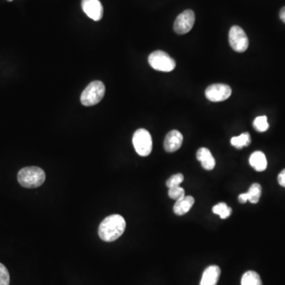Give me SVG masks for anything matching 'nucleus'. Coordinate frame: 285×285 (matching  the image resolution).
<instances>
[{
    "label": "nucleus",
    "mask_w": 285,
    "mask_h": 285,
    "mask_svg": "<svg viewBox=\"0 0 285 285\" xmlns=\"http://www.w3.org/2000/svg\"><path fill=\"white\" fill-rule=\"evenodd\" d=\"M251 137L249 133H244L239 137H234L231 138V143L232 146L237 149H242L244 146L251 144Z\"/></svg>",
    "instance_id": "16"
},
{
    "label": "nucleus",
    "mask_w": 285,
    "mask_h": 285,
    "mask_svg": "<svg viewBox=\"0 0 285 285\" xmlns=\"http://www.w3.org/2000/svg\"><path fill=\"white\" fill-rule=\"evenodd\" d=\"M83 11L94 21H100L103 16V6L99 0H82Z\"/></svg>",
    "instance_id": "9"
},
{
    "label": "nucleus",
    "mask_w": 285,
    "mask_h": 285,
    "mask_svg": "<svg viewBox=\"0 0 285 285\" xmlns=\"http://www.w3.org/2000/svg\"><path fill=\"white\" fill-rule=\"evenodd\" d=\"M183 142V136L177 130H172L167 133L164 140L163 146L169 153L175 152L181 147Z\"/></svg>",
    "instance_id": "10"
},
{
    "label": "nucleus",
    "mask_w": 285,
    "mask_h": 285,
    "mask_svg": "<svg viewBox=\"0 0 285 285\" xmlns=\"http://www.w3.org/2000/svg\"><path fill=\"white\" fill-rule=\"evenodd\" d=\"M221 270L217 266H208L203 273L200 285H216L220 279Z\"/></svg>",
    "instance_id": "11"
},
{
    "label": "nucleus",
    "mask_w": 285,
    "mask_h": 285,
    "mask_svg": "<svg viewBox=\"0 0 285 285\" xmlns=\"http://www.w3.org/2000/svg\"><path fill=\"white\" fill-rule=\"evenodd\" d=\"M184 181V176L182 173H177L171 176L169 179L166 181V186L170 189L173 187L180 186L181 182Z\"/></svg>",
    "instance_id": "21"
},
{
    "label": "nucleus",
    "mask_w": 285,
    "mask_h": 285,
    "mask_svg": "<svg viewBox=\"0 0 285 285\" xmlns=\"http://www.w3.org/2000/svg\"><path fill=\"white\" fill-rule=\"evenodd\" d=\"M278 182L282 186L285 187V169L278 175Z\"/></svg>",
    "instance_id": "23"
},
{
    "label": "nucleus",
    "mask_w": 285,
    "mask_h": 285,
    "mask_svg": "<svg viewBox=\"0 0 285 285\" xmlns=\"http://www.w3.org/2000/svg\"><path fill=\"white\" fill-rule=\"evenodd\" d=\"M148 62L153 69L163 72H170L176 67L175 60L166 52L161 50L154 51L150 53Z\"/></svg>",
    "instance_id": "5"
},
{
    "label": "nucleus",
    "mask_w": 285,
    "mask_h": 285,
    "mask_svg": "<svg viewBox=\"0 0 285 285\" xmlns=\"http://www.w3.org/2000/svg\"><path fill=\"white\" fill-rule=\"evenodd\" d=\"M249 162L255 170L259 172L264 171L267 168V164H268L264 153L259 150L251 154Z\"/></svg>",
    "instance_id": "15"
},
{
    "label": "nucleus",
    "mask_w": 285,
    "mask_h": 285,
    "mask_svg": "<svg viewBox=\"0 0 285 285\" xmlns=\"http://www.w3.org/2000/svg\"><path fill=\"white\" fill-rule=\"evenodd\" d=\"M280 18L285 23V6L280 11Z\"/></svg>",
    "instance_id": "24"
},
{
    "label": "nucleus",
    "mask_w": 285,
    "mask_h": 285,
    "mask_svg": "<svg viewBox=\"0 0 285 285\" xmlns=\"http://www.w3.org/2000/svg\"><path fill=\"white\" fill-rule=\"evenodd\" d=\"M254 127L259 133H264V132L267 131L269 127H270L267 117L266 116H260V117L255 118V122H254Z\"/></svg>",
    "instance_id": "19"
},
{
    "label": "nucleus",
    "mask_w": 285,
    "mask_h": 285,
    "mask_svg": "<svg viewBox=\"0 0 285 285\" xmlns=\"http://www.w3.org/2000/svg\"><path fill=\"white\" fill-rule=\"evenodd\" d=\"M185 193L183 188L180 186L173 187V188L169 189V191H168L169 197L173 200H175L176 201L185 197Z\"/></svg>",
    "instance_id": "20"
},
{
    "label": "nucleus",
    "mask_w": 285,
    "mask_h": 285,
    "mask_svg": "<svg viewBox=\"0 0 285 285\" xmlns=\"http://www.w3.org/2000/svg\"><path fill=\"white\" fill-rule=\"evenodd\" d=\"M126 222L123 216L114 214L102 220L99 228V235L104 242H114L126 231Z\"/></svg>",
    "instance_id": "1"
},
{
    "label": "nucleus",
    "mask_w": 285,
    "mask_h": 285,
    "mask_svg": "<svg viewBox=\"0 0 285 285\" xmlns=\"http://www.w3.org/2000/svg\"><path fill=\"white\" fill-rule=\"evenodd\" d=\"M195 200L192 196H186L181 200H177L173 205V212L177 216H183L190 210Z\"/></svg>",
    "instance_id": "14"
},
{
    "label": "nucleus",
    "mask_w": 285,
    "mask_h": 285,
    "mask_svg": "<svg viewBox=\"0 0 285 285\" xmlns=\"http://www.w3.org/2000/svg\"><path fill=\"white\" fill-rule=\"evenodd\" d=\"M133 143L137 154L141 156H147L152 150V138L146 129H140L135 132Z\"/></svg>",
    "instance_id": "4"
},
{
    "label": "nucleus",
    "mask_w": 285,
    "mask_h": 285,
    "mask_svg": "<svg viewBox=\"0 0 285 285\" xmlns=\"http://www.w3.org/2000/svg\"><path fill=\"white\" fill-rule=\"evenodd\" d=\"M197 158L201 162V166L204 170H212L216 166V160L210 150L206 147H201L197 152Z\"/></svg>",
    "instance_id": "13"
},
{
    "label": "nucleus",
    "mask_w": 285,
    "mask_h": 285,
    "mask_svg": "<svg viewBox=\"0 0 285 285\" xmlns=\"http://www.w3.org/2000/svg\"><path fill=\"white\" fill-rule=\"evenodd\" d=\"M45 181V173L37 166L24 167L17 173L18 183L27 189H35L41 186Z\"/></svg>",
    "instance_id": "2"
},
{
    "label": "nucleus",
    "mask_w": 285,
    "mask_h": 285,
    "mask_svg": "<svg viewBox=\"0 0 285 285\" xmlns=\"http://www.w3.org/2000/svg\"><path fill=\"white\" fill-rule=\"evenodd\" d=\"M229 43L235 52H244L249 47V39L245 31L240 26L234 25L230 29Z\"/></svg>",
    "instance_id": "6"
},
{
    "label": "nucleus",
    "mask_w": 285,
    "mask_h": 285,
    "mask_svg": "<svg viewBox=\"0 0 285 285\" xmlns=\"http://www.w3.org/2000/svg\"><path fill=\"white\" fill-rule=\"evenodd\" d=\"M10 285V274L6 266L0 263V285Z\"/></svg>",
    "instance_id": "22"
},
{
    "label": "nucleus",
    "mask_w": 285,
    "mask_h": 285,
    "mask_svg": "<svg viewBox=\"0 0 285 285\" xmlns=\"http://www.w3.org/2000/svg\"><path fill=\"white\" fill-rule=\"evenodd\" d=\"M212 212L219 215L221 219H227L231 216L232 209L226 203L220 202L212 208Z\"/></svg>",
    "instance_id": "18"
},
{
    "label": "nucleus",
    "mask_w": 285,
    "mask_h": 285,
    "mask_svg": "<svg viewBox=\"0 0 285 285\" xmlns=\"http://www.w3.org/2000/svg\"><path fill=\"white\" fill-rule=\"evenodd\" d=\"M8 1H13V0H8Z\"/></svg>",
    "instance_id": "25"
},
{
    "label": "nucleus",
    "mask_w": 285,
    "mask_h": 285,
    "mask_svg": "<svg viewBox=\"0 0 285 285\" xmlns=\"http://www.w3.org/2000/svg\"><path fill=\"white\" fill-rule=\"evenodd\" d=\"M194 23V12L193 10H186L177 16L174 21L173 29L177 34H185L193 29Z\"/></svg>",
    "instance_id": "7"
},
{
    "label": "nucleus",
    "mask_w": 285,
    "mask_h": 285,
    "mask_svg": "<svg viewBox=\"0 0 285 285\" xmlns=\"http://www.w3.org/2000/svg\"><path fill=\"white\" fill-rule=\"evenodd\" d=\"M262 196V186L260 184L254 183L249 189L247 193H242L239 196V201L245 204L249 200L252 204H257Z\"/></svg>",
    "instance_id": "12"
},
{
    "label": "nucleus",
    "mask_w": 285,
    "mask_h": 285,
    "mask_svg": "<svg viewBox=\"0 0 285 285\" xmlns=\"http://www.w3.org/2000/svg\"><path fill=\"white\" fill-rule=\"evenodd\" d=\"M106 87L101 81L91 82L82 93L80 102L84 106H92L98 104L104 98Z\"/></svg>",
    "instance_id": "3"
},
{
    "label": "nucleus",
    "mask_w": 285,
    "mask_h": 285,
    "mask_svg": "<svg viewBox=\"0 0 285 285\" xmlns=\"http://www.w3.org/2000/svg\"><path fill=\"white\" fill-rule=\"evenodd\" d=\"M241 285H263L260 276L255 271H248L243 274Z\"/></svg>",
    "instance_id": "17"
},
{
    "label": "nucleus",
    "mask_w": 285,
    "mask_h": 285,
    "mask_svg": "<svg viewBox=\"0 0 285 285\" xmlns=\"http://www.w3.org/2000/svg\"><path fill=\"white\" fill-rule=\"evenodd\" d=\"M231 95V87L223 83L212 84L205 91L207 99L213 102H224L230 98Z\"/></svg>",
    "instance_id": "8"
}]
</instances>
